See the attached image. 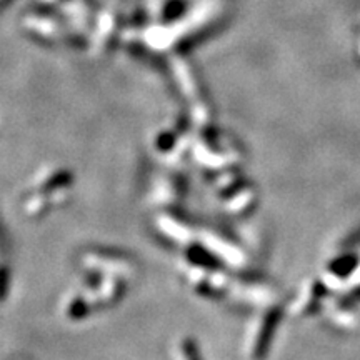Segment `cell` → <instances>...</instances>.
<instances>
[{
  "mask_svg": "<svg viewBox=\"0 0 360 360\" xmlns=\"http://www.w3.org/2000/svg\"><path fill=\"white\" fill-rule=\"evenodd\" d=\"M192 360H197V359H192Z\"/></svg>",
  "mask_w": 360,
  "mask_h": 360,
  "instance_id": "1",
  "label": "cell"
}]
</instances>
